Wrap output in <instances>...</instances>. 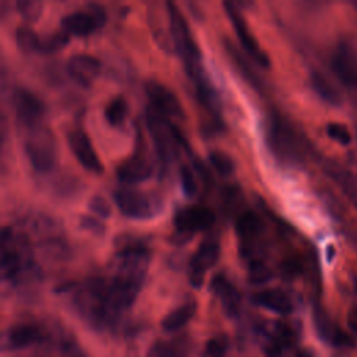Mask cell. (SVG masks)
I'll return each instance as SVG.
<instances>
[{
  "mask_svg": "<svg viewBox=\"0 0 357 357\" xmlns=\"http://www.w3.org/2000/svg\"><path fill=\"white\" fill-rule=\"evenodd\" d=\"M151 251L137 240L119 244L117 252L110 259V275L105 278L107 301L116 319L135 301L148 271Z\"/></svg>",
  "mask_w": 357,
  "mask_h": 357,
  "instance_id": "1",
  "label": "cell"
},
{
  "mask_svg": "<svg viewBox=\"0 0 357 357\" xmlns=\"http://www.w3.org/2000/svg\"><path fill=\"white\" fill-rule=\"evenodd\" d=\"M0 271L1 278L13 284L31 282L40 275L28 237L8 226L1 229L0 236Z\"/></svg>",
  "mask_w": 357,
  "mask_h": 357,
  "instance_id": "2",
  "label": "cell"
},
{
  "mask_svg": "<svg viewBox=\"0 0 357 357\" xmlns=\"http://www.w3.org/2000/svg\"><path fill=\"white\" fill-rule=\"evenodd\" d=\"M74 304L81 317L93 328L105 329L117 324L109 307L105 278H91L78 284Z\"/></svg>",
  "mask_w": 357,
  "mask_h": 357,
  "instance_id": "3",
  "label": "cell"
},
{
  "mask_svg": "<svg viewBox=\"0 0 357 357\" xmlns=\"http://www.w3.org/2000/svg\"><path fill=\"white\" fill-rule=\"evenodd\" d=\"M22 146L35 172L46 174L54 169L57 162V141L46 124L39 123L24 128Z\"/></svg>",
  "mask_w": 357,
  "mask_h": 357,
  "instance_id": "4",
  "label": "cell"
},
{
  "mask_svg": "<svg viewBox=\"0 0 357 357\" xmlns=\"http://www.w3.org/2000/svg\"><path fill=\"white\" fill-rule=\"evenodd\" d=\"M166 7L172 45L183 59L188 77L194 79L205 73L201 64V52L191 35L188 24L181 11L172 1L166 3Z\"/></svg>",
  "mask_w": 357,
  "mask_h": 357,
  "instance_id": "5",
  "label": "cell"
},
{
  "mask_svg": "<svg viewBox=\"0 0 357 357\" xmlns=\"http://www.w3.org/2000/svg\"><path fill=\"white\" fill-rule=\"evenodd\" d=\"M145 117L158 159L165 169L174 160L178 152V145L184 144L183 137L180 135L178 130L169 121V117L158 112L151 105L146 109Z\"/></svg>",
  "mask_w": 357,
  "mask_h": 357,
  "instance_id": "6",
  "label": "cell"
},
{
  "mask_svg": "<svg viewBox=\"0 0 357 357\" xmlns=\"http://www.w3.org/2000/svg\"><path fill=\"white\" fill-rule=\"evenodd\" d=\"M113 201L120 213L130 218L145 220L155 218L163 208L162 198L152 192L121 187L113 191Z\"/></svg>",
  "mask_w": 357,
  "mask_h": 357,
  "instance_id": "7",
  "label": "cell"
},
{
  "mask_svg": "<svg viewBox=\"0 0 357 357\" xmlns=\"http://www.w3.org/2000/svg\"><path fill=\"white\" fill-rule=\"evenodd\" d=\"M268 145L271 151L286 162H297L300 160L301 148L298 145V139L290 126L283 121L280 117L275 116L269 120L266 130Z\"/></svg>",
  "mask_w": 357,
  "mask_h": 357,
  "instance_id": "8",
  "label": "cell"
},
{
  "mask_svg": "<svg viewBox=\"0 0 357 357\" xmlns=\"http://www.w3.org/2000/svg\"><path fill=\"white\" fill-rule=\"evenodd\" d=\"M106 21L105 8L100 4L91 3L85 8L74 10L61 17V29L68 35L86 36L100 28Z\"/></svg>",
  "mask_w": 357,
  "mask_h": 357,
  "instance_id": "9",
  "label": "cell"
},
{
  "mask_svg": "<svg viewBox=\"0 0 357 357\" xmlns=\"http://www.w3.org/2000/svg\"><path fill=\"white\" fill-rule=\"evenodd\" d=\"M174 233L192 237L197 231L208 230L215 223V213L204 205H185L178 208L173 216Z\"/></svg>",
  "mask_w": 357,
  "mask_h": 357,
  "instance_id": "10",
  "label": "cell"
},
{
  "mask_svg": "<svg viewBox=\"0 0 357 357\" xmlns=\"http://www.w3.org/2000/svg\"><path fill=\"white\" fill-rule=\"evenodd\" d=\"M220 255V244L216 238L208 237L201 241L188 264V280L192 287L198 289L204 283L205 273L212 268Z\"/></svg>",
  "mask_w": 357,
  "mask_h": 357,
  "instance_id": "11",
  "label": "cell"
},
{
  "mask_svg": "<svg viewBox=\"0 0 357 357\" xmlns=\"http://www.w3.org/2000/svg\"><path fill=\"white\" fill-rule=\"evenodd\" d=\"M257 333L264 351L271 357L280 354L294 342L293 329L282 321L262 322Z\"/></svg>",
  "mask_w": 357,
  "mask_h": 357,
  "instance_id": "12",
  "label": "cell"
},
{
  "mask_svg": "<svg viewBox=\"0 0 357 357\" xmlns=\"http://www.w3.org/2000/svg\"><path fill=\"white\" fill-rule=\"evenodd\" d=\"M223 7H225V11L236 31V35L243 46V49L248 53L250 57H252L258 64L266 67L269 66V59L268 56L264 53V50L259 47L258 45V40L254 38L247 21L244 20L243 14L240 13V10L237 8V6L234 3H230V1H225L223 3Z\"/></svg>",
  "mask_w": 357,
  "mask_h": 357,
  "instance_id": "13",
  "label": "cell"
},
{
  "mask_svg": "<svg viewBox=\"0 0 357 357\" xmlns=\"http://www.w3.org/2000/svg\"><path fill=\"white\" fill-rule=\"evenodd\" d=\"M15 116L22 128L42 123L45 116L43 102L31 91L25 88H15L11 96Z\"/></svg>",
  "mask_w": 357,
  "mask_h": 357,
  "instance_id": "14",
  "label": "cell"
},
{
  "mask_svg": "<svg viewBox=\"0 0 357 357\" xmlns=\"http://www.w3.org/2000/svg\"><path fill=\"white\" fill-rule=\"evenodd\" d=\"M145 93L149 99V105L166 117L183 119L184 109L178 98L167 86L160 84L156 79H148L145 82Z\"/></svg>",
  "mask_w": 357,
  "mask_h": 357,
  "instance_id": "15",
  "label": "cell"
},
{
  "mask_svg": "<svg viewBox=\"0 0 357 357\" xmlns=\"http://www.w3.org/2000/svg\"><path fill=\"white\" fill-rule=\"evenodd\" d=\"M67 144L70 146L71 153L74 158L82 165L84 169L92 173H100L102 172V163L91 144V139L81 128H71L66 134Z\"/></svg>",
  "mask_w": 357,
  "mask_h": 357,
  "instance_id": "16",
  "label": "cell"
},
{
  "mask_svg": "<svg viewBox=\"0 0 357 357\" xmlns=\"http://www.w3.org/2000/svg\"><path fill=\"white\" fill-rule=\"evenodd\" d=\"M152 173L153 167L151 160L138 152L124 159L116 169L117 178L127 185L142 183L148 180L152 176Z\"/></svg>",
  "mask_w": 357,
  "mask_h": 357,
  "instance_id": "17",
  "label": "cell"
},
{
  "mask_svg": "<svg viewBox=\"0 0 357 357\" xmlns=\"http://www.w3.org/2000/svg\"><path fill=\"white\" fill-rule=\"evenodd\" d=\"M49 337L45 328L36 324H18L11 326L6 336L3 347L7 350H17L33 343H39Z\"/></svg>",
  "mask_w": 357,
  "mask_h": 357,
  "instance_id": "18",
  "label": "cell"
},
{
  "mask_svg": "<svg viewBox=\"0 0 357 357\" xmlns=\"http://www.w3.org/2000/svg\"><path fill=\"white\" fill-rule=\"evenodd\" d=\"M68 75L79 85L89 86L100 71V63L96 57L86 53L73 54L66 64Z\"/></svg>",
  "mask_w": 357,
  "mask_h": 357,
  "instance_id": "19",
  "label": "cell"
},
{
  "mask_svg": "<svg viewBox=\"0 0 357 357\" xmlns=\"http://www.w3.org/2000/svg\"><path fill=\"white\" fill-rule=\"evenodd\" d=\"M211 291L219 298L226 315L229 317L238 315L241 308V294L226 275L218 273L212 278Z\"/></svg>",
  "mask_w": 357,
  "mask_h": 357,
  "instance_id": "20",
  "label": "cell"
},
{
  "mask_svg": "<svg viewBox=\"0 0 357 357\" xmlns=\"http://www.w3.org/2000/svg\"><path fill=\"white\" fill-rule=\"evenodd\" d=\"M332 66L337 77L347 85H357V53L342 45L333 56Z\"/></svg>",
  "mask_w": 357,
  "mask_h": 357,
  "instance_id": "21",
  "label": "cell"
},
{
  "mask_svg": "<svg viewBox=\"0 0 357 357\" xmlns=\"http://www.w3.org/2000/svg\"><path fill=\"white\" fill-rule=\"evenodd\" d=\"M252 301L269 311L287 315L293 311V303L287 293L280 289H265L252 296Z\"/></svg>",
  "mask_w": 357,
  "mask_h": 357,
  "instance_id": "22",
  "label": "cell"
},
{
  "mask_svg": "<svg viewBox=\"0 0 357 357\" xmlns=\"http://www.w3.org/2000/svg\"><path fill=\"white\" fill-rule=\"evenodd\" d=\"M314 322H315V328L317 332L319 333V336L333 344H339V346H346V344H351L350 337L346 336V333H343L331 319L329 317L325 314V311H322L319 307L315 308L314 311Z\"/></svg>",
  "mask_w": 357,
  "mask_h": 357,
  "instance_id": "23",
  "label": "cell"
},
{
  "mask_svg": "<svg viewBox=\"0 0 357 357\" xmlns=\"http://www.w3.org/2000/svg\"><path fill=\"white\" fill-rule=\"evenodd\" d=\"M197 311V304L195 301H187L173 311H170L163 319H162V328L167 332L177 331L183 328L195 314Z\"/></svg>",
  "mask_w": 357,
  "mask_h": 357,
  "instance_id": "24",
  "label": "cell"
},
{
  "mask_svg": "<svg viewBox=\"0 0 357 357\" xmlns=\"http://www.w3.org/2000/svg\"><path fill=\"white\" fill-rule=\"evenodd\" d=\"M310 82L315 93L326 103L329 105H339L340 103V95L335 89V86L326 79L325 75H322L318 71L311 73L310 75Z\"/></svg>",
  "mask_w": 357,
  "mask_h": 357,
  "instance_id": "25",
  "label": "cell"
},
{
  "mask_svg": "<svg viewBox=\"0 0 357 357\" xmlns=\"http://www.w3.org/2000/svg\"><path fill=\"white\" fill-rule=\"evenodd\" d=\"M105 119L113 127H120L124 124L128 114V105L123 96H113L105 106Z\"/></svg>",
  "mask_w": 357,
  "mask_h": 357,
  "instance_id": "26",
  "label": "cell"
},
{
  "mask_svg": "<svg viewBox=\"0 0 357 357\" xmlns=\"http://www.w3.org/2000/svg\"><path fill=\"white\" fill-rule=\"evenodd\" d=\"M14 36H15V43L18 49L25 53L38 52L40 49V38L36 35V32L32 28L26 25L18 26L15 29Z\"/></svg>",
  "mask_w": 357,
  "mask_h": 357,
  "instance_id": "27",
  "label": "cell"
},
{
  "mask_svg": "<svg viewBox=\"0 0 357 357\" xmlns=\"http://www.w3.org/2000/svg\"><path fill=\"white\" fill-rule=\"evenodd\" d=\"M209 163L220 176H230L234 172V162L222 151H211L208 153Z\"/></svg>",
  "mask_w": 357,
  "mask_h": 357,
  "instance_id": "28",
  "label": "cell"
},
{
  "mask_svg": "<svg viewBox=\"0 0 357 357\" xmlns=\"http://www.w3.org/2000/svg\"><path fill=\"white\" fill-rule=\"evenodd\" d=\"M272 278L271 269L259 259L254 258L248 261V280L252 284H261Z\"/></svg>",
  "mask_w": 357,
  "mask_h": 357,
  "instance_id": "29",
  "label": "cell"
},
{
  "mask_svg": "<svg viewBox=\"0 0 357 357\" xmlns=\"http://www.w3.org/2000/svg\"><path fill=\"white\" fill-rule=\"evenodd\" d=\"M183 356H184V350L181 349V346H178V343H170V342H162V340L155 342L148 351V357H183Z\"/></svg>",
  "mask_w": 357,
  "mask_h": 357,
  "instance_id": "30",
  "label": "cell"
},
{
  "mask_svg": "<svg viewBox=\"0 0 357 357\" xmlns=\"http://www.w3.org/2000/svg\"><path fill=\"white\" fill-rule=\"evenodd\" d=\"M68 36L70 35L66 31L60 29V31H56V32H52V33L46 35L45 38H40L39 52L50 53V52L61 49L68 42Z\"/></svg>",
  "mask_w": 357,
  "mask_h": 357,
  "instance_id": "31",
  "label": "cell"
},
{
  "mask_svg": "<svg viewBox=\"0 0 357 357\" xmlns=\"http://www.w3.org/2000/svg\"><path fill=\"white\" fill-rule=\"evenodd\" d=\"M227 350V337L225 335H218L211 339L204 346L201 357H225Z\"/></svg>",
  "mask_w": 357,
  "mask_h": 357,
  "instance_id": "32",
  "label": "cell"
},
{
  "mask_svg": "<svg viewBox=\"0 0 357 357\" xmlns=\"http://www.w3.org/2000/svg\"><path fill=\"white\" fill-rule=\"evenodd\" d=\"M17 11L26 21H36L42 13L43 4L38 0H18L15 3Z\"/></svg>",
  "mask_w": 357,
  "mask_h": 357,
  "instance_id": "33",
  "label": "cell"
},
{
  "mask_svg": "<svg viewBox=\"0 0 357 357\" xmlns=\"http://www.w3.org/2000/svg\"><path fill=\"white\" fill-rule=\"evenodd\" d=\"M178 178L183 192L187 197H192L197 192V181L191 167L187 165H181V167L178 169Z\"/></svg>",
  "mask_w": 357,
  "mask_h": 357,
  "instance_id": "34",
  "label": "cell"
},
{
  "mask_svg": "<svg viewBox=\"0 0 357 357\" xmlns=\"http://www.w3.org/2000/svg\"><path fill=\"white\" fill-rule=\"evenodd\" d=\"M226 49H227L229 54L233 57V60H234V63L237 64V67L243 71V74L245 75V78H247L250 82H252L254 85H258V79L254 77V74H252L251 68L248 67L247 61L241 57L240 52H238V50H237V49H236L230 42H227V40H226Z\"/></svg>",
  "mask_w": 357,
  "mask_h": 357,
  "instance_id": "35",
  "label": "cell"
},
{
  "mask_svg": "<svg viewBox=\"0 0 357 357\" xmlns=\"http://www.w3.org/2000/svg\"><path fill=\"white\" fill-rule=\"evenodd\" d=\"M326 134L329 138H332L333 141L342 144V145H347L351 141V134L347 130L346 126L340 124V123H329L326 126Z\"/></svg>",
  "mask_w": 357,
  "mask_h": 357,
  "instance_id": "36",
  "label": "cell"
},
{
  "mask_svg": "<svg viewBox=\"0 0 357 357\" xmlns=\"http://www.w3.org/2000/svg\"><path fill=\"white\" fill-rule=\"evenodd\" d=\"M88 208L91 212H93L99 218H109L112 215V206L109 201L102 195H93L91 197L88 202Z\"/></svg>",
  "mask_w": 357,
  "mask_h": 357,
  "instance_id": "37",
  "label": "cell"
},
{
  "mask_svg": "<svg viewBox=\"0 0 357 357\" xmlns=\"http://www.w3.org/2000/svg\"><path fill=\"white\" fill-rule=\"evenodd\" d=\"M79 226L84 230H88L91 233H93V234H103V231H105V225L99 219H95L92 216L82 215L79 218Z\"/></svg>",
  "mask_w": 357,
  "mask_h": 357,
  "instance_id": "38",
  "label": "cell"
}]
</instances>
